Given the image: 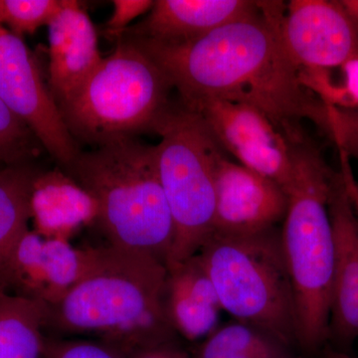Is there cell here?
I'll use <instances>...</instances> for the list:
<instances>
[{"label": "cell", "instance_id": "1", "mask_svg": "<svg viewBox=\"0 0 358 358\" xmlns=\"http://www.w3.org/2000/svg\"><path fill=\"white\" fill-rule=\"evenodd\" d=\"M284 10L282 2H259L257 13L185 43L122 38L157 63L183 106L206 99L244 103L267 115L289 143H301L303 122H334L282 45Z\"/></svg>", "mask_w": 358, "mask_h": 358}, {"label": "cell", "instance_id": "2", "mask_svg": "<svg viewBox=\"0 0 358 358\" xmlns=\"http://www.w3.org/2000/svg\"><path fill=\"white\" fill-rule=\"evenodd\" d=\"M169 270L154 257L96 247L86 274L65 294L44 303V331L98 339L122 357L173 341L166 312Z\"/></svg>", "mask_w": 358, "mask_h": 358}, {"label": "cell", "instance_id": "3", "mask_svg": "<svg viewBox=\"0 0 358 358\" xmlns=\"http://www.w3.org/2000/svg\"><path fill=\"white\" fill-rule=\"evenodd\" d=\"M62 171L96 202L94 224L107 245L154 257L166 265L174 227L155 145L122 138L82 150Z\"/></svg>", "mask_w": 358, "mask_h": 358}, {"label": "cell", "instance_id": "4", "mask_svg": "<svg viewBox=\"0 0 358 358\" xmlns=\"http://www.w3.org/2000/svg\"><path fill=\"white\" fill-rule=\"evenodd\" d=\"M292 154L282 247L293 287L296 343L315 352L329 339L334 263L329 197L334 173L307 140L292 143Z\"/></svg>", "mask_w": 358, "mask_h": 358}, {"label": "cell", "instance_id": "5", "mask_svg": "<svg viewBox=\"0 0 358 358\" xmlns=\"http://www.w3.org/2000/svg\"><path fill=\"white\" fill-rule=\"evenodd\" d=\"M196 256L222 310L288 348L296 343L294 292L281 229L246 235L213 232Z\"/></svg>", "mask_w": 358, "mask_h": 358}, {"label": "cell", "instance_id": "6", "mask_svg": "<svg viewBox=\"0 0 358 358\" xmlns=\"http://www.w3.org/2000/svg\"><path fill=\"white\" fill-rule=\"evenodd\" d=\"M157 63L129 40H117L88 81L59 107L68 131L91 148L154 131L173 90Z\"/></svg>", "mask_w": 358, "mask_h": 358}, {"label": "cell", "instance_id": "7", "mask_svg": "<svg viewBox=\"0 0 358 358\" xmlns=\"http://www.w3.org/2000/svg\"><path fill=\"white\" fill-rule=\"evenodd\" d=\"M154 133L157 171L174 227L166 267L196 255L214 230L216 167L222 148L199 115L185 106L171 107Z\"/></svg>", "mask_w": 358, "mask_h": 358}, {"label": "cell", "instance_id": "8", "mask_svg": "<svg viewBox=\"0 0 358 358\" xmlns=\"http://www.w3.org/2000/svg\"><path fill=\"white\" fill-rule=\"evenodd\" d=\"M0 100L31 129L61 169L82 152L22 38L0 24Z\"/></svg>", "mask_w": 358, "mask_h": 358}, {"label": "cell", "instance_id": "9", "mask_svg": "<svg viewBox=\"0 0 358 358\" xmlns=\"http://www.w3.org/2000/svg\"><path fill=\"white\" fill-rule=\"evenodd\" d=\"M282 45L303 82L358 57V34L343 4L292 0L279 25Z\"/></svg>", "mask_w": 358, "mask_h": 358}, {"label": "cell", "instance_id": "10", "mask_svg": "<svg viewBox=\"0 0 358 358\" xmlns=\"http://www.w3.org/2000/svg\"><path fill=\"white\" fill-rule=\"evenodd\" d=\"M95 254L96 247L76 248L69 240L45 238L29 229L14 250L7 292L53 303L86 274Z\"/></svg>", "mask_w": 358, "mask_h": 358}, {"label": "cell", "instance_id": "11", "mask_svg": "<svg viewBox=\"0 0 358 358\" xmlns=\"http://www.w3.org/2000/svg\"><path fill=\"white\" fill-rule=\"evenodd\" d=\"M215 188L213 232L255 234L284 221L288 196L281 186L224 155L216 167Z\"/></svg>", "mask_w": 358, "mask_h": 358}, {"label": "cell", "instance_id": "12", "mask_svg": "<svg viewBox=\"0 0 358 358\" xmlns=\"http://www.w3.org/2000/svg\"><path fill=\"white\" fill-rule=\"evenodd\" d=\"M329 211L334 241L329 339L350 345L358 338V219L341 173H334Z\"/></svg>", "mask_w": 358, "mask_h": 358}, {"label": "cell", "instance_id": "13", "mask_svg": "<svg viewBox=\"0 0 358 358\" xmlns=\"http://www.w3.org/2000/svg\"><path fill=\"white\" fill-rule=\"evenodd\" d=\"M48 86L60 107L76 95L103 57L95 26L75 0H63L62 8L48 25Z\"/></svg>", "mask_w": 358, "mask_h": 358}, {"label": "cell", "instance_id": "14", "mask_svg": "<svg viewBox=\"0 0 358 358\" xmlns=\"http://www.w3.org/2000/svg\"><path fill=\"white\" fill-rule=\"evenodd\" d=\"M258 10L259 2L248 0H157L148 15L122 37L185 43Z\"/></svg>", "mask_w": 358, "mask_h": 358}, {"label": "cell", "instance_id": "15", "mask_svg": "<svg viewBox=\"0 0 358 358\" xmlns=\"http://www.w3.org/2000/svg\"><path fill=\"white\" fill-rule=\"evenodd\" d=\"M167 270L166 312L174 333L190 341L206 338L217 329L222 308L199 257Z\"/></svg>", "mask_w": 358, "mask_h": 358}, {"label": "cell", "instance_id": "16", "mask_svg": "<svg viewBox=\"0 0 358 358\" xmlns=\"http://www.w3.org/2000/svg\"><path fill=\"white\" fill-rule=\"evenodd\" d=\"M30 205L34 231L45 238L68 240L96 217V202L59 167L37 174Z\"/></svg>", "mask_w": 358, "mask_h": 358}, {"label": "cell", "instance_id": "17", "mask_svg": "<svg viewBox=\"0 0 358 358\" xmlns=\"http://www.w3.org/2000/svg\"><path fill=\"white\" fill-rule=\"evenodd\" d=\"M185 107L199 115L221 148L238 160L261 148L288 141L267 115L244 103L206 99Z\"/></svg>", "mask_w": 358, "mask_h": 358}, {"label": "cell", "instance_id": "18", "mask_svg": "<svg viewBox=\"0 0 358 358\" xmlns=\"http://www.w3.org/2000/svg\"><path fill=\"white\" fill-rule=\"evenodd\" d=\"M38 173L30 166L0 169V291L7 292L14 250L29 230L33 185Z\"/></svg>", "mask_w": 358, "mask_h": 358}, {"label": "cell", "instance_id": "19", "mask_svg": "<svg viewBox=\"0 0 358 358\" xmlns=\"http://www.w3.org/2000/svg\"><path fill=\"white\" fill-rule=\"evenodd\" d=\"M44 303L0 291V358H41Z\"/></svg>", "mask_w": 358, "mask_h": 358}, {"label": "cell", "instance_id": "20", "mask_svg": "<svg viewBox=\"0 0 358 358\" xmlns=\"http://www.w3.org/2000/svg\"><path fill=\"white\" fill-rule=\"evenodd\" d=\"M195 358H293L288 346L244 322L218 327L200 345Z\"/></svg>", "mask_w": 358, "mask_h": 358}, {"label": "cell", "instance_id": "21", "mask_svg": "<svg viewBox=\"0 0 358 358\" xmlns=\"http://www.w3.org/2000/svg\"><path fill=\"white\" fill-rule=\"evenodd\" d=\"M42 148L31 129L0 100V167L28 166Z\"/></svg>", "mask_w": 358, "mask_h": 358}, {"label": "cell", "instance_id": "22", "mask_svg": "<svg viewBox=\"0 0 358 358\" xmlns=\"http://www.w3.org/2000/svg\"><path fill=\"white\" fill-rule=\"evenodd\" d=\"M62 6L63 0H0V24L22 38L50 24Z\"/></svg>", "mask_w": 358, "mask_h": 358}, {"label": "cell", "instance_id": "23", "mask_svg": "<svg viewBox=\"0 0 358 358\" xmlns=\"http://www.w3.org/2000/svg\"><path fill=\"white\" fill-rule=\"evenodd\" d=\"M41 358H124L98 341L46 336Z\"/></svg>", "mask_w": 358, "mask_h": 358}, {"label": "cell", "instance_id": "24", "mask_svg": "<svg viewBox=\"0 0 358 358\" xmlns=\"http://www.w3.org/2000/svg\"><path fill=\"white\" fill-rule=\"evenodd\" d=\"M152 0H114V11L103 28V35L117 41L131 23L154 6Z\"/></svg>", "mask_w": 358, "mask_h": 358}, {"label": "cell", "instance_id": "25", "mask_svg": "<svg viewBox=\"0 0 358 358\" xmlns=\"http://www.w3.org/2000/svg\"><path fill=\"white\" fill-rule=\"evenodd\" d=\"M343 68L345 82L341 90V100L345 99L352 103H358V57L346 62Z\"/></svg>", "mask_w": 358, "mask_h": 358}, {"label": "cell", "instance_id": "26", "mask_svg": "<svg viewBox=\"0 0 358 358\" xmlns=\"http://www.w3.org/2000/svg\"><path fill=\"white\" fill-rule=\"evenodd\" d=\"M341 176L343 178V185L345 186L346 192L352 202L353 209L358 219V182L353 176L352 169L348 164V157L345 150L341 148Z\"/></svg>", "mask_w": 358, "mask_h": 358}, {"label": "cell", "instance_id": "27", "mask_svg": "<svg viewBox=\"0 0 358 358\" xmlns=\"http://www.w3.org/2000/svg\"><path fill=\"white\" fill-rule=\"evenodd\" d=\"M129 358H190L180 348H176L173 341L162 345L150 346L134 353Z\"/></svg>", "mask_w": 358, "mask_h": 358}, {"label": "cell", "instance_id": "28", "mask_svg": "<svg viewBox=\"0 0 358 358\" xmlns=\"http://www.w3.org/2000/svg\"><path fill=\"white\" fill-rule=\"evenodd\" d=\"M324 358H358L348 355L341 350H329L324 352Z\"/></svg>", "mask_w": 358, "mask_h": 358}, {"label": "cell", "instance_id": "29", "mask_svg": "<svg viewBox=\"0 0 358 358\" xmlns=\"http://www.w3.org/2000/svg\"><path fill=\"white\" fill-rule=\"evenodd\" d=\"M0 169H2V167H0Z\"/></svg>", "mask_w": 358, "mask_h": 358}]
</instances>
